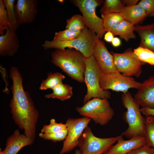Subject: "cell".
Masks as SVG:
<instances>
[{"instance_id":"obj_3","label":"cell","mask_w":154,"mask_h":154,"mask_svg":"<svg viewBox=\"0 0 154 154\" xmlns=\"http://www.w3.org/2000/svg\"><path fill=\"white\" fill-rule=\"evenodd\" d=\"M121 101L127 110L123 116L128 125L127 129L122 132L121 135L129 139L137 137H145V118L142 115L139 105L128 91L122 94Z\"/></svg>"},{"instance_id":"obj_2","label":"cell","mask_w":154,"mask_h":154,"mask_svg":"<svg viewBox=\"0 0 154 154\" xmlns=\"http://www.w3.org/2000/svg\"><path fill=\"white\" fill-rule=\"evenodd\" d=\"M51 58L52 63L69 77L79 82H84L85 57L80 52L72 48L56 49L52 53Z\"/></svg>"},{"instance_id":"obj_32","label":"cell","mask_w":154,"mask_h":154,"mask_svg":"<svg viewBox=\"0 0 154 154\" xmlns=\"http://www.w3.org/2000/svg\"><path fill=\"white\" fill-rule=\"evenodd\" d=\"M68 133L67 129L54 133H42L39 134V137L45 140L53 142L60 141L65 139Z\"/></svg>"},{"instance_id":"obj_23","label":"cell","mask_w":154,"mask_h":154,"mask_svg":"<svg viewBox=\"0 0 154 154\" xmlns=\"http://www.w3.org/2000/svg\"><path fill=\"white\" fill-rule=\"evenodd\" d=\"M65 78L64 75L59 72L48 74L45 80H42L39 87L41 90H46L48 89H52L59 84L62 82Z\"/></svg>"},{"instance_id":"obj_26","label":"cell","mask_w":154,"mask_h":154,"mask_svg":"<svg viewBox=\"0 0 154 154\" xmlns=\"http://www.w3.org/2000/svg\"><path fill=\"white\" fill-rule=\"evenodd\" d=\"M145 120L146 145L154 148V116H146Z\"/></svg>"},{"instance_id":"obj_38","label":"cell","mask_w":154,"mask_h":154,"mask_svg":"<svg viewBox=\"0 0 154 154\" xmlns=\"http://www.w3.org/2000/svg\"><path fill=\"white\" fill-rule=\"evenodd\" d=\"M112 45L114 47L119 46L121 44V42L120 39L117 37L114 38L111 42Z\"/></svg>"},{"instance_id":"obj_1","label":"cell","mask_w":154,"mask_h":154,"mask_svg":"<svg viewBox=\"0 0 154 154\" xmlns=\"http://www.w3.org/2000/svg\"><path fill=\"white\" fill-rule=\"evenodd\" d=\"M9 73L13 82L11 88L12 97L9 103L13 119L24 131V134L35 140L39 112L29 93L23 88L22 76L17 68L11 66Z\"/></svg>"},{"instance_id":"obj_7","label":"cell","mask_w":154,"mask_h":154,"mask_svg":"<svg viewBox=\"0 0 154 154\" xmlns=\"http://www.w3.org/2000/svg\"><path fill=\"white\" fill-rule=\"evenodd\" d=\"M72 2L79 8L82 14L86 26L95 33L101 39L104 35L103 20L96 15V8L103 3V1L98 0H74Z\"/></svg>"},{"instance_id":"obj_30","label":"cell","mask_w":154,"mask_h":154,"mask_svg":"<svg viewBox=\"0 0 154 154\" xmlns=\"http://www.w3.org/2000/svg\"><path fill=\"white\" fill-rule=\"evenodd\" d=\"M81 31L74 32L66 29L63 31L56 32L52 40L59 41H70L78 37L81 33Z\"/></svg>"},{"instance_id":"obj_27","label":"cell","mask_w":154,"mask_h":154,"mask_svg":"<svg viewBox=\"0 0 154 154\" xmlns=\"http://www.w3.org/2000/svg\"><path fill=\"white\" fill-rule=\"evenodd\" d=\"M11 25V29L16 31L18 28L15 11V0H3Z\"/></svg>"},{"instance_id":"obj_39","label":"cell","mask_w":154,"mask_h":154,"mask_svg":"<svg viewBox=\"0 0 154 154\" xmlns=\"http://www.w3.org/2000/svg\"><path fill=\"white\" fill-rule=\"evenodd\" d=\"M75 154H82L79 150L77 149L75 150Z\"/></svg>"},{"instance_id":"obj_35","label":"cell","mask_w":154,"mask_h":154,"mask_svg":"<svg viewBox=\"0 0 154 154\" xmlns=\"http://www.w3.org/2000/svg\"><path fill=\"white\" fill-rule=\"evenodd\" d=\"M141 113L145 116H154V108H141Z\"/></svg>"},{"instance_id":"obj_37","label":"cell","mask_w":154,"mask_h":154,"mask_svg":"<svg viewBox=\"0 0 154 154\" xmlns=\"http://www.w3.org/2000/svg\"><path fill=\"white\" fill-rule=\"evenodd\" d=\"M122 3L125 6H130L137 4L138 0H122Z\"/></svg>"},{"instance_id":"obj_29","label":"cell","mask_w":154,"mask_h":154,"mask_svg":"<svg viewBox=\"0 0 154 154\" xmlns=\"http://www.w3.org/2000/svg\"><path fill=\"white\" fill-rule=\"evenodd\" d=\"M7 28L11 29V25L3 0H0V34L4 35Z\"/></svg>"},{"instance_id":"obj_6","label":"cell","mask_w":154,"mask_h":154,"mask_svg":"<svg viewBox=\"0 0 154 154\" xmlns=\"http://www.w3.org/2000/svg\"><path fill=\"white\" fill-rule=\"evenodd\" d=\"M76 110L84 117L92 119L96 123L105 125L112 120L115 114L108 99L94 98Z\"/></svg>"},{"instance_id":"obj_17","label":"cell","mask_w":154,"mask_h":154,"mask_svg":"<svg viewBox=\"0 0 154 154\" xmlns=\"http://www.w3.org/2000/svg\"><path fill=\"white\" fill-rule=\"evenodd\" d=\"M34 141V140L21 134L19 130L17 129L7 139L3 150L6 154H17L23 147L31 145Z\"/></svg>"},{"instance_id":"obj_16","label":"cell","mask_w":154,"mask_h":154,"mask_svg":"<svg viewBox=\"0 0 154 154\" xmlns=\"http://www.w3.org/2000/svg\"><path fill=\"white\" fill-rule=\"evenodd\" d=\"M20 47L19 41L16 31L10 29L6 30V33L0 36V56H14Z\"/></svg>"},{"instance_id":"obj_21","label":"cell","mask_w":154,"mask_h":154,"mask_svg":"<svg viewBox=\"0 0 154 154\" xmlns=\"http://www.w3.org/2000/svg\"><path fill=\"white\" fill-rule=\"evenodd\" d=\"M52 93L46 94L47 98H57L64 101L70 98L72 96V87L69 85L62 82L52 89Z\"/></svg>"},{"instance_id":"obj_4","label":"cell","mask_w":154,"mask_h":154,"mask_svg":"<svg viewBox=\"0 0 154 154\" xmlns=\"http://www.w3.org/2000/svg\"><path fill=\"white\" fill-rule=\"evenodd\" d=\"M98 38L95 33L86 27L75 39L66 41L46 40L42 44V46L45 50L51 48L64 50L67 48H74L81 52L86 58L93 54Z\"/></svg>"},{"instance_id":"obj_5","label":"cell","mask_w":154,"mask_h":154,"mask_svg":"<svg viewBox=\"0 0 154 154\" xmlns=\"http://www.w3.org/2000/svg\"><path fill=\"white\" fill-rule=\"evenodd\" d=\"M86 70L84 73V82L87 88V92L83 99L85 103L92 98L108 99L111 98V92L104 90L100 86V81L103 72L93 54L85 58Z\"/></svg>"},{"instance_id":"obj_22","label":"cell","mask_w":154,"mask_h":154,"mask_svg":"<svg viewBox=\"0 0 154 154\" xmlns=\"http://www.w3.org/2000/svg\"><path fill=\"white\" fill-rule=\"evenodd\" d=\"M104 26L106 32H111L115 29L124 18L121 13H112L102 14Z\"/></svg>"},{"instance_id":"obj_13","label":"cell","mask_w":154,"mask_h":154,"mask_svg":"<svg viewBox=\"0 0 154 154\" xmlns=\"http://www.w3.org/2000/svg\"><path fill=\"white\" fill-rule=\"evenodd\" d=\"M37 0H17L15 11L18 25L32 23L38 13Z\"/></svg>"},{"instance_id":"obj_15","label":"cell","mask_w":154,"mask_h":154,"mask_svg":"<svg viewBox=\"0 0 154 154\" xmlns=\"http://www.w3.org/2000/svg\"><path fill=\"white\" fill-rule=\"evenodd\" d=\"M119 135L116 143L113 145L104 154H129L133 150L146 144L144 137H137L124 140Z\"/></svg>"},{"instance_id":"obj_34","label":"cell","mask_w":154,"mask_h":154,"mask_svg":"<svg viewBox=\"0 0 154 154\" xmlns=\"http://www.w3.org/2000/svg\"><path fill=\"white\" fill-rule=\"evenodd\" d=\"M129 154H154V148L146 144L133 150Z\"/></svg>"},{"instance_id":"obj_40","label":"cell","mask_w":154,"mask_h":154,"mask_svg":"<svg viewBox=\"0 0 154 154\" xmlns=\"http://www.w3.org/2000/svg\"><path fill=\"white\" fill-rule=\"evenodd\" d=\"M0 154H6L3 150H2L1 148L0 150Z\"/></svg>"},{"instance_id":"obj_31","label":"cell","mask_w":154,"mask_h":154,"mask_svg":"<svg viewBox=\"0 0 154 154\" xmlns=\"http://www.w3.org/2000/svg\"><path fill=\"white\" fill-rule=\"evenodd\" d=\"M67 129L66 125L62 123L56 122L54 119H52L48 125H44L41 129L42 133H50L59 132Z\"/></svg>"},{"instance_id":"obj_8","label":"cell","mask_w":154,"mask_h":154,"mask_svg":"<svg viewBox=\"0 0 154 154\" xmlns=\"http://www.w3.org/2000/svg\"><path fill=\"white\" fill-rule=\"evenodd\" d=\"M119 137H98L94 136L88 126L82 133L78 146L82 154H104L117 142Z\"/></svg>"},{"instance_id":"obj_11","label":"cell","mask_w":154,"mask_h":154,"mask_svg":"<svg viewBox=\"0 0 154 154\" xmlns=\"http://www.w3.org/2000/svg\"><path fill=\"white\" fill-rule=\"evenodd\" d=\"M91 119L83 117L77 118H68L66 121L68 131L67 137L63 142L59 154L69 152L78 146L82 133Z\"/></svg>"},{"instance_id":"obj_33","label":"cell","mask_w":154,"mask_h":154,"mask_svg":"<svg viewBox=\"0 0 154 154\" xmlns=\"http://www.w3.org/2000/svg\"><path fill=\"white\" fill-rule=\"evenodd\" d=\"M137 4L143 9L148 16H154V0H141Z\"/></svg>"},{"instance_id":"obj_10","label":"cell","mask_w":154,"mask_h":154,"mask_svg":"<svg viewBox=\"0 0 154 154\" xmlns=\"http://www.w3.org/2000/svg\"><path fill=\"white\" fill-rule=\"evenodd\" d=\"M141 83L131 77L124 75L117 71L110 74L103 73L100 81V87L103 90H111L123 93L128 92L130 88L138 89Z\"/></svg>"},{"instance_id":"obj_41","label":"cell","mask_w":154,"mask_h":154,"mask_svg":"<svg viewBox=\"0 0 154 154\" xmlns=\"http://www.w3.org/2000/svg\"><path fill=\"white\" fill-rule=\"evenodd\" d=\"M59 2H60V3H62L64 1V0H59L58 1Z\"/></svg>"},{"instance_id":"obj_9","label":"cell","mask_w":154,"mask_h":154,"mask_svg":"<svg viewBox=\"0 0 154 154\" xmlns=\"http://www.w3.org/2000/svg\"><path fill=\"white\" fill-rule=\"evenodd\" d=\"M117 71L124 75L138 78L141 75L142 66L145 63L140 60L133 51L128 50L122 53L112 52Z\"/></svg>"},{"instance_id":"obj_18","label":"cell","mask_w":154,"mask_h":154,"mask_svg":"<svg viewBox=\"0 0 154 154\" xmlns=\"http://www.w3.org/2000/svg\"><path fill=\"white\" fill-rule=\"evenodd\" d=\"M135 31L140 37L139 46L147 48L154 52V23L137 25L135 26Z\"/></svg>"},{"instance_id":"obj_20","label":"cell","mask_w":154,"mask_h":154,"mask_svg":"<svg viewBox=\"0 0 154 154\" xmlns=\"http://www.w3.org/2000/svg\"><path fill=\"white\" fill-rule=\"evenodd\" d=\"M135 26L125 20L122 21L111 32L114 36L118 35L126 41L134 39L136 36L134 33Z\"/></svg>"},{"instance_id":"obj_19","label":"cell","mask_w":154,"mask_h":154,"mask_svg":"<svg viewBox=\"0 0 154 154\" xmlns=\"http://www.w3.org/2000/svg\"><path fill=\"white\" fill-rule=\"evenodd\" d=\"M125 20L134 25L142 23L148 16L143 9L138 4L125 6L121 13Z\"/></svg>"},{"instance_id":"obj_24","label":"cell","mask_w":154,"mask_h":154,"mask_svg":"<svg viewBox=\"0 0 154 154\" xmlns=\"http://www.w3.org/2000/svg\"><path fill=\"white\" fill-rule=\"evenodd\" d=\"M125 6L121 0H106L103 1V5L100 12L102 14L112 13H120Z\"/></svg>"},{"instance_id":"obj_14","label":"cell","mask_w":154,"mask_h":154,"mask_svg":"<svg viewBox=\"0 0 154 154\" xmlns=\"http://www.w3.org/2000/svg\"><path fill=\"white\" fill-rule=\"evenodd\" d=\"M133 97L142 108H154V76L141 83Z\"/></svg>"},{"instance_id":"obj_12","label":"cell","mask_w":154,"mask_h":154,"mask_svg":"<svg viewBox=\"0 0 154 154\" xmlns=\"http://www.w3.org/2000/svg\"><path fill=\"white\" fill-rule=\"evenodd\" d=\"M93 55L103 74H110L117 71L113 55L109 52L104 42L98 38Z\"/></svg>"},{"instance_id":"obj_28","label":"cell","mask_w":154,"mask_h":154,"mask_svg":"<svg viewBox=\"0 0 154 154\" xmlns=\"http://www.w3.org/2000/svg\"><path fill=\"white\" fill-rule=\"evenodd\" d=\"M138 58L141 61L154 65V52L146 48L138 46L133 51Z\"/></svg>"},{"instance_id":"obj_36","label":"cell","mask_w":154,"mask_h":154,"mask_svg":"<svg viewBox=\"0 0 154 154\" xmlns=\"http://www.w3.org/2000/svg\"><path fill=\"white\" fill-rule=\"evenodd\" d=\"M104 39L107 42H111L114 38V35L112 32L108 31L104 35Z\"/></svg>"},{"instance_id":"obj_25","label":"cell","mask_w":154,"mask_h":154,"mask_svg":"<svg viewBox=\"0 0 154 154\" xmlns=\"http://www.w3.org/2000/svg\"><path fill=\"white\" fill-rule=\"evenodd\" d=\"M86 27L82 16L75 15L66 21V29L74 32L81 31Z\"/></svg>"}]
</instances>
